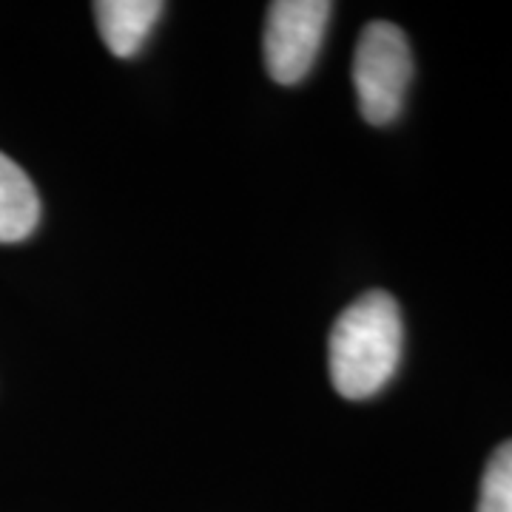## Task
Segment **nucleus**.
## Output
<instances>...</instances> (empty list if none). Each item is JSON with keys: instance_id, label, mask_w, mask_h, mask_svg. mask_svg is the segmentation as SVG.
Masks as SVG:
<instances>
[{"instance_id": "obj_1", "label": "nucleus", "mask_w": 512, "mask_h": 512, "mask_svg": "<svg viewBox=\"0 0 512 512\" xmlns=\"http://www.w3.org/2000/svg\"><path fill=\"white\" fill-rule=\"evenodd\" d=\"M402 311L384 291H367L330 330V382L345 399H370L393 379L402 359Z\"/></svg>"}, {"instance_id": "obj_2", "label": "nucleus", "mask_w": 512, "mask_h": 512, "mask_svg": "<svg viewBox=\"0 0 512 512\" xmlns=\"http://www.w3.org/2000/svg\"><path fill=\"white\" fill-rule=\"evenodd\" d=\"M413 80V52L396 23H367L356 43L353 86L362 117L373 126L393 123L404 106V94Z\"/></svg>"}, {"instance_id": "obj_3", "label": "nucleus", "mask_w": 512, "mask_h": 512, "mask_svg": "<svg viewBox=\"0 0 512 512\" xmlns=\"http://www.w3.org/2000/svg\"><path fill=\"white\" fill-rule=\"evenodd\" d=\"M333 3L328 0H276L265 20V66L282 86L305 80L322 49Z\"/></svg>"}, {"instance_id": "obj_4", "label": "nucleus", "mask_w": 512, "mask_h": 512, "mask_svg": "<svg viewBox=\"0 0 512 512\" xmlns=\"http://www.w3.org/2000/svg\"><path fill=\"white\" fill-rule=\"evenodd\" d=\"M92 9L103 43L117 57L134 55L165 12L160 0H100Z\"/></svg>"}, {"instance_id": "obj_5", "label": "nucleus", "mask_w": 512, "mask_h": 512, "mask_svg": "<svg viewBox=\"0 0 512 512\" xmlns=\"http://www.w3.org/2000/svg\"><path fill=\"white\" fill-rule=\"evenodd\" d=\"M40 222V197L26 171L0 154V242L26 239Z\"/></svg>"}, {"instance_id": "obj_6", "label": "nucleus", "mask_w": 512, "mask_h": 512, "mask_svg": "<svg viewBox=\"0 0 512 512\" xmlns=\"http://www.w3.org/2000/svg\"><path fill=\"white\" fill-rule=\"evenodd\" d=\"M478 512H512V439L498 444L481 478Z\"/></svg>"}]
</instances>
